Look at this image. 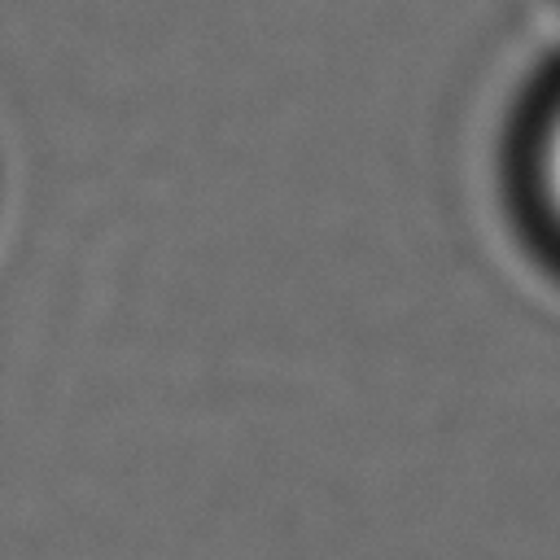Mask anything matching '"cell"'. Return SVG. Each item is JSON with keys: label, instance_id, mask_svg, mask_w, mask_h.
Masks as SVG:
<instances>
[{"label": "cell", "instance_id": "obj_1", "mask_svg": "<svg viewBox=\"0 0 560 560\" xmlns=\"http://www.w3.org/2000/svg\"><path fill=\"white\" fill-rule=\"evenodd\" d=\"M534 175H538V206L547 228L560 241V101L551 105L542 131H538V158H534Z\"/></svg>", "mask_w": 560, "mask_h": 560}]
</instances>
